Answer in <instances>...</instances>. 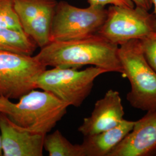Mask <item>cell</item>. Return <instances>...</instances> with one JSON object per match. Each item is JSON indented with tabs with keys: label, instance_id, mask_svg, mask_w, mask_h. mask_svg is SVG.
Returning a JSON list of instances; mask_svg holds the SVG:
<instances>
[{
	"label": "cell",
	"instance_id": "11",
	"mask_svg": "<svg viewBox=\"0 0 156 156\" xmlns=\"http://www.w3.org/2000/svg\"><path fill=\"white\" fill-rule=\"evenodd\" d=\"M124 111L120 93L109 90L97 101L91 115L83 119L78 131L84 136L99 134L115 127L124 119Z\"/></svg>",
	"mask_w": 156,
	"mask_h": 156
},
{
	"label": "cell",
	"instance_id": "20",
	"mask_svg": "<svg viewBox=\"0 0 156 156\" xmlns=\"http://www.w3.org/2000/svg\"><path fill=\"white\" fill-rule=\"evenodd\" d=\"M153 5L154 6V13L156 16V0H153Z\"/></svg>",
	"mask_w": 156,
	"mask_h": 156
},
{
	"label": "cell",
	"instance_id": "7",
	"mask_svg": "<svg viewBox=\"0 0 156 156\" xmlns=\"http://www.w3.org/2000/svg\"><path fill=\"white\" fill-rule=\"evenodd\" d=\"M46 69L35 56L0 50V97L19 100L37 89V80Z\"/></svg>",
	"mask_w": 156,
	"mask_h": 156
},
{
	"label": "cell",
	"instance_id": "14",
	"mask_svg": "<svg viewBox=\"0 0 156 156\" xmlns=\"http://www.w3.org/2000/svg\"><path fill=\"white\" fill-rule=\"evenodd\" d=\"M44 146L49 156H84L81 144H73L58 129L46 135Z\"/></svg>",
	"mask_w": 156,
	"mask_h": 156
},
{
	"label": "cell",
	"instance_id": "16",
	"mask_svg": "<svg viewBox=\"0 0 156 156\" xmlns=\"http://www.w3.org/2000/svg\"><path fill=\"white\" fill-rule=\"evenodd\" d=\"M140 41L145 58L156 73V33L149 38Z\"/></svg>",
	"mask_w": 156,
	"mask_h": 156
},
{
	"label": "cell",
	"instance_id": "10",
	"mask_svg": "<svg viewBox=\"0 0 156 156\" xmlns=\"http://www.w3.org/2000/svg\"><path fill=\"white\" fill-rule=\"evenodd\" d=\"M156 149V109L135 122L132 130L108 156H152Z\"/></svg>",
	"mask_w": 156,
	"mask_h": 156
},
{
	"label": "cell",
	"instance_id": "15",
	"mask_svg": "<svg viewBox=\"0 0 156 156\" xmlns=\"http://www.w3.org/2000/svg\"><path fill=\"white\" fill-rule=\"evenodd\" d=\"M0 27L23 31L14 8L13 0H0Z\"/></svg>",
	"mask_w": 156,
	"mask_h": 156
},
{
	"label": "cell",
	"instance_id": "19",
	"mask_svg": "<svg viewBox=\"0 0 156 156\" xmlns=\"http://www.w3.org/2000/svg\"><path fill=\"white\" fill-rule=\"evenodd\" d=\"M0 156H2V144H1V134H0Z\"/></svg>",
	"mask_w": 156,
	"mask_h": 156
},
{
	"label": "cell",
	"instance_id": "13",
	"mask_svg": "<svg viewBox=\"0 0 156 156\" xmlns=\"http://www.w3.org/2000/svg\"><path fill=\"white\" fill-rule=\"evenodd\" d=\"M37 46L24 31L0 27V50L32 56Z\"/></svg>",
	"mask_w": 156,
	"mask_h": 156
},
{
	"label": "cell",
	"instance_id": "3",
	"mask_svg": "<svg viewBox=\"0 0 156 156\" xmlns=\"http://www.w3.org/2000/svg\"><path fill=\"white\" fill-rule=\"evenodd\" d=\"M118 55L123 76L131 84L127 95L130 105L145 111L156 109V73L145 58L141 41L131 40L119 45Z\"/></svg>",
	"mask_w": 156,
	"mask_h": 156
},
{
	"label": "cell",
	"instance_id": "17",
	"mask_svg": "<svg viewBox=\"0 0 156 156\" xmlns=\"http://www.w3.org/2000/svg\"><path fill=\"white\" fill-rule=\"evenodd\" d=\"M90 5L105 6L106 5L123 6L134 8L135 4L131 0H87Z\"/></svg>",
	"mask_w": 156,
	"mask_h": 156
},
{
	"label": "cell",
	"instance_id": "2",
	"mask_svg": "<svg viewBox=\"0 0 156 156\" xmlns=\"http://www.w3.org/2000/svg\"><path fill=\"white\" fill-rule=\"evenodd\" d=\"M17 102L0 97V112L16 126L35 133L48 134L67 113L69 105L45 90H32Z\"/></svg>",
	"mask_w": 156,
	"mask_h": 156
},
{
	"label": "cell",
	"instance_id": "12",
	"mask_svg": "<svg viewBox=\"0 0 156 156\" xmlns=\"http://www.w3.org/2000/svg\"><path fill=\"white\" fill-rule=\"evenodd\" d=\"M135 122L124 119L115 127L99 134L84 136L81 144L84 156H108L132 130Z\"/></svg>",
	"mask_w": 156,
	"mask_h": 156
},
{
	"label": "cell",
	"instance_id": "6",
	"mask_svg": "<svg viewBox=\"0 0 156 156\" xmlns=\"http://www.w3.org/2000/svg\"><path fill=\"white\" fill-rule=\"evenodd\" d=\"M156 33L154 13L136 6L111 5L98 34L119 45L131 40H143Z\"/></svg>",
	"mask_w": 156,
	"mask_h": 156
},
{
	"label": "cell",
	"instance_id": "8",
	"mask_svg": "<svg viewBox=\"0 0 156 156\" xmlns=\"http://www.w3.org/2000/svg\"><path fill=\"white\" fill-rule=\"evenodd\" d=\"M57 4L56 0H13L23 31L40 48L50 42V29Z\"/></svg>",
	"mask_w": 156,
	"mask_h": 156
},
{
	"label": "cell",
	"instance_id": "9",
	"mask_svg": "<svg viewBox=\"0 0 156 156\" xmlns=\"http://www.w3.org/2000/svg\"><path fill=\"white\" fill-rule=\"evenodd\" d=\"M2 156H42L46 134L16 126L0 112Z\"/></svg>",
	"mask_w": 156,
	"mask_h": 156
},
{
	"label": "cell",
	"instance_id": "1",
	"mask_svg": "<svg viewBox=\"0 0 156 156\" xmlns=\"http://www.w3.org/2000/svg\"><path fill=\"white\" fill-rule=\"evenodd\" d=\"M118 49V45L96 34L81 39L50 42L34 56L46 67L79 69L89 65L123 75Z\"/></svg>",
	"mask_w": 156,
	"mask_h": 156
},
{
	"label": "cell",
	"instance_id": "18",
	"mask_svg": "<svg viewBox=\"0 0 156 156\" xmlns=\"http://www.w3.org/2000/svg\"><path fill=\"white\" fill-rule=\"evenodd\" d=\"M136 6L145 9L147 11L151 9L153 6V0H131Z\"/></svg>",
	"mask_w": 156,
	"mask_h": 156
},
{
	"label": "cell",
	"instance_id": "21",
	"mask_svg": "<svg viewBox=\"0 0 156 156\" xmlns=\"http://www.w3.org/2000/svg\"><path fill=\"white\" fill-rule=\"evenodd\" d=\"M152 156H156V149L155 151H154V152L153 153Z\"/></svg>",
	"mask_w": 156,
	"mask_h": 156
},
{
	"label": "cell",
	"instance_id": "4",
	"mask_svg": "<svg viewBox=\"0 0 156 156\" xmlns=\"http://www.w3.org/2000/svg\"><path fill=\"white\" fill-rule=\"evenodd\" d=\"M106 73L105 69L95 66L81 71L53 67L39 75L36 82L37 89L48 91L69 106L78 108L89 95L95 79Z\"/></svg>",
	"mask_w": 156,
	"mask_h": 156
},
{
	"label": "cell",
	"instance_id": "5",
	"mask_svg": "<svg viewBox=\"0 0 156 156\" xmlns=\"http://www.w3.org/2000/svg\"><path fill=\"white\" fill-rule=\"evenodd\" d=\"M107 16L105 6L80 8L66 1L57 2L50 29V41L81 39L98 33Z\"/></svg>",
	"mask_w": 156,
	"mask_h": 156
}]
</instances>
